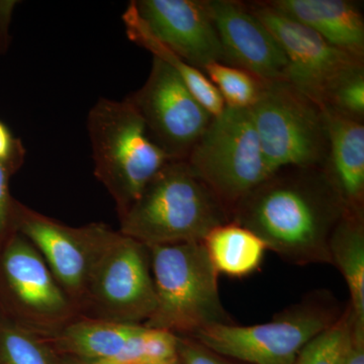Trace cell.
<instances>
[{
    "mask_svg": "<svg viewBox=\"0 0 364 364\" xmlns=\"http://www.w3.org/2000/svg\"><path fill=\"white\" fill-rule=\"evenodd\" d=\"M203 244L215 272L235 279L255 272L267 250L257 235L235 222L214 228Z\"/></svg>",
    "mask_w": 364,
    "mask_h": 364,
    "instance_id": "ac0fdd59",
    "label": "cell"
},
{
    "mask_svg": "<svg viewBox=\"0 0 364 364\" xmlns=\"http://www.w3.org/2000/svg\"><path fill=\"white\" fill-rule=\"evenodd\" d=\"M227 65L253 74L264 82L286 81L289 62L269 30L246 2L205 0Z\"/></svg>",
    "mask_w": 364,
    "mask_h": 364,
    "instance_id": "7c38bea8",
    "label": "cell"
},
{
    "mask_svg": "<svg viewBox=\"0 0 364 364\" xmlns=\"http://www.w3.org/2000/svg\"><path fill=\"white\" fill-rule=\"evenodd\" d=\"M119 219V233L150 247L203 242L232 215L188 162L169 161Z\"/></svg>",
    "mask_w": 364,
    "mask_h": 364,
    "instance_id": "7a4b0ae2",
    "label": "cell"
},
{
    "mask_svg": "<svg viewBox=\"0 0 364 364\" xmlns=\"http://www.w3.org/2000/svg\"><path fill=\"white\" fill-rule=\"evenodd\" d=\"M148 248L157 303L144 326L191 337L210 326L236 324L223 305L219 273L203 242Z\"/></svg>",
    "mask_w": 364,
    "mask_h": 364,
    "instance_id": "3957f363",
    "label": "cell"
},
{
    "mask_svg": "<svg viewBox=\"0 0 364 364\" xmlns=\"http://www.w3.org/2000/svg\"><path fill=\"white\" fill-rule=\"evenodd\" d=\"M322 107L364 122V64L354 67L335 82Z\"/></svg>",
    "mask_w": 364,
    "mask_h": 364,
    "instance_id": "cb8c5ba5",
    "label": "cell"
},
{
    "mask_svg": "<svg viewBox=\"0 0 364 364\" xmlns=\"http://www.w3.org/2000/svg\"><path fill=\"white\" fill-rule=\"evenodd\" d=\"M345 306L328 289H316L262 324L213 325L191 338L210 351L246 364H293L299 352L334 324Z\"/></svg>",
    "mask_w": 364,
    "mask_h": 364,
    "instance_id": "5b68a950",
    "label": "cell"
},
{
    "mask_svg": "<svg viewBox=\"0 0 364 364\" xmlns=\"http://www.w3.org/2000/svg\"><path fill=\"white\" fill-rule=\"evenodd\" d=\"M350 306H345L341 317L308 342L293 364H340L350 339Z\"/></svg>",
    "mask_w": 364,
    "mask_h": 364,
    "instance_id": "603a6c76",
    "label": "cell"
},
{
    "mask_svg": "<svg viewBox=\"0 0 364 364\" xmlns=\"http://www.w3.org/2000/svg\"><path fill=\"white\" fill-rule=\"evenodd\" d=\"M87 131L95 176L111 193L122 218L169 158L127 98H100L88 114Z\"/></svg>",
    "mask_w": 364,
    "mask_h": 364,
    "instance_id": "277c9868",
    "label": "cell"
},
{
    "mask_svg": "<svg viewBox=\"0 0 364 364\" xmlns=\"http://www.w3.org/2000/svg\"><path fill=\"white\" fill-rule=\"evenodd\" d=\"M178 336L141 325L114 358L86 364H153L176 360Z\"/></svg>",
    "mask_w": 364,
    "mask_h": 364,
    "instance_id": "44dd1931",
    "label": "cell"
},
{
    "mask_svg": "<svg viewBox=\"0 0 364 364\" xmlns=\"http://www.w3.org/2000/svg\"><path fill=\"white\" fill-rule=\"evenodd\" d=\"M347 210L324 169L287 167L246 196L232 222L257 235L287 262L331 264L330 237Z\"/></svg>",
    "mask_w": 364,
    "mask_h": 364,
    "instance_id": "6da1fadb",
    "label": "cell"
},
{
    "mask_svg": "<svg viewBox=\"0 0 364 364\" xmlns=\"http://www.w3.org/2000/svg\"><path fill=\"white\" fill-rule=\"evenodd\" d=\"M140 326L117 321H83L66 328L61 344L86 363L105 360L119 354Z\"/></svg>",
    "mask_w": 364,
    "mask_h": 364,
    "instance_id": "ffe728a7",
    "label": "cell"
},
{
    "mask_svg": "<svg viewBox=\"0 0 364 364\" xmlns=\"http://www.w3.org/2000/svg\"><path fill=\"white\" fill-rule=\"evenodd\" d=\"M177 355L181 364H246L219 355L186 336H178Z\"/></svg>",
    "mask_w": 364,
    "mask_h": 364,
    "instance_id": "484cf974",
    "label": "cell"
},
{
    "mask_svg": "<svg viewBox=\"0 0 364 364\" xmlns=\"http://www.w3.org/2000/svg\"><path fill=\"white\" fill-rule=\"evenodd\" d=\"M123 21L126 26L129 39L144 49L152 53L153 57L164 61L179 74L193 97L205 107L213 117L221 116L226 109V104L215 85L205 76L203 71L198 70L181 57L177 56L168 48L165 47L159 41L155 39L149 31L143 25L135 9L130 2L123 14Z\"/></svg>",
    "mask_w": 364,
    "mask_h": 364,
    "instance_id": "d6986e66",
    "label": "cell"
},
{
    "mask_svg": "<svg viewBox=\"0 0 364 364\" xmlns=\"http://www.w3.org/2000/svg\"><path fill=\"white\" fill-rule=\"evenodd\" d=\"M136 16L151 35L189 65L203 71L226 64L205 0H134Z\"/></svg>",
    "mask_w": 364,
    "mask_h": 364,
    "instance_id": "8fae6325",
    "label": "cell"
},
{
    "mask_svg": "<svg viewBox=\"0 0 364 364\" xmlns=\"http://www.w3.org/2000/svg\"><path fill=\"white\" fill-rule=\"evenodd\" d=\"M186 161L232 219L238 203L272 174L248 109L226 107L212 119Z\"/></svg>",
    "mask_w": 364,
    "mask_h": 364,
    "instance_id": "52a82bcc",
    "label": "cell"
},
{
    "mask_svg": "<svg viewBox=\"0 0 364 364\" xmlns=\"http://www.w3.org/2000/svg\"><path fill=\"white\" fill-rule=\"evenodd\" d=\"M284 16L355 58L364 60V18L360 6L350 0H267Z\"/></svg>",
    "mask_w": 364,
    "mask_h": 364,
    "instance_id": "5bb4252c",
    "label": "cell"
},
{
    "mask_svg": "<svg viewBox=\"0 0 364 364\" xmlns=\"http://www.w3.org/2000/svg\"><path fill=\"white\" fill-rule=\"evenodd\" d=\"M0 353L6 364H53L42 344L18 329H6L2 332Z\"/></svg>",
    "mask_w": 364,
    "mask_h": 364,
    "instance_id": "d4e9b609",
    "label": "cell"
},
{
    "mask_svg": "<svg viewBox=\"0 0 364 364\" xmlns=\"http://www.w3.org/2000/svg\"><path fill=\"white\" fill-rule=\"evenodd\" d=\"M246 4L284 50L289 62L286 81L321 107L338 79L354 67L364 64V60L337 49L267 1Z\"/></svg>",
    "mask_w": 364,
    "mask_h": 364,
    "instance_id": "30bf717a",
    "label": "cell"
},
{
    "mask_svg": "<svg viewBox=\"0 0 364 364\" xmlns=\"http://www.w3.org/2000/svg\"><path fill=\"white\" fill-rule=\"evenodd\" d=\"M203 72L219 91L226 107L235 109H251L264 82L243 69L227 64H208Z\"/></svg>",
    "mask_w": 364,
    "mask_h": 364,
    "instance_id": "7402d4cb",
    "label": "cell"
},
{
    "mask_svg": "<svg viewBox=\"0 0 364 364\" xmlns=\"http://www.w3.org/2000/svg\"><path fill=\"white\" fill-rule=\"evenodd\" d=\"M23 144L14 139L6 124L0 122V161H14L25 159Z\"/></svg>",
    "mask_w": 364,
    "mask_h": 364,
    "instance_id": "83f0119b",
    "label": "cell"
},
{
    "mask_svg": "<svg viewBox=\"0 0 364 364\" xmlns=\"http://www.w3.org/2000/svg\"><path fill=\"white\" fill-rule=\"evenodd\" d=\"M87 291L117 322L140 324L156 309L148 246L107 230L98 248Z\"/></svg>",
    "mask_w": 364,
    "mask_h": 364,
    "instance_id": "9c48e42d",
    "label": "cell"
},
{
    "mask_svg": "<svg viewBox=\"0 0 364 364\" xmlns=\"http://www.w3.org/2000/svg\"><path fill=\"white\" fill-rule=\"evenodd\" d=\"M249 109L272 173L287 167H324L329 142L320 105L287 81H272L263 82Z\"/></svg>",
    "mask_w": 364,
    "mask_h": 364,
    "instance_id": "8992f818",
    "label": "cell"
},
{
    "mask_svg": "<svg viewBox=\"0 0 364 364\" xmlns=\"http://www.w3.org/2000/svg\"><path fill=\"white\" fill-rule=\"evenodd\" d=\"M18 227L44 256L55 277L69 291H87L91 270L107 228L64 226L16 203Z\"/></svg>",
    "mask_w": 364,
    "mask_h": 364,
    "instance_id": "4fadbf2b",
    "label": "cell"
},
{
    "mask_svg": "<svg viewBox=\"0 0 364 364\" xmlns=\"http://www.w3.org/2000/svg\"><path fill=\"white\" fill-rule=\"evenodd\" d=\"M126 98L170 161H186L214 119L179 74L155 57L146 82Z\"/></svg>",
    "mask_w": 364,
    "mask_h": 364,
    "instance_id": "ba28073f",
    "label": "cell"
},
{
    "mask_svg": "<svg viewBox=\"0 0 364 364\" xmlns=\"http://www.w3.org/2000/svg\"><path fill=\"white\" fill-rule=\"evenodd\" d=\"M340 364H364V327L356 325L353 320L350 339Z\"/></svg>",
    "mask_w": 364,
    "mask_h": 364,
    "instance_id": "f1b7e54d",
    "label": "cell"
},
{
    "mask_svg": "<svg viewBox=\"0 0 364 364\" xmlns=\"http://www.w3.org/2000/svg\"><path fill=\"white\" fill-rule=\"evenodd\" d=\"M323 109L329 142L323 169L346 207L364 212V123Z\"/></svg>",
    "mask_w": 364,
    "mask_h": 364,
    "instance_id": "9a60e30c",
    "label": "cell"
},
{
    "mask_svg": "<svg viewBox=\"0 0 364 364\" xmlns=\"http://www.w3.org/2000/svg\"><path fill=\"white\" fill-rule=\"evenodd\" d=\"M4 270L11 289L28 308L42 314H56L66 308L63 291L39 251L28 241L13 239L4 255Z\"/></svg>",
    "mask_w": 364,
    "mask_h": 364,
    "instance_id": "2e32d148",
    "label": "cell"
},
{
    "mask_svg": "<svg viewBox=\"0 0 364 364\" xmlns=\"http://www.w3.org/2000/svg\"><path fill=\"white\" fill-rule=\"evenodd\" d=\"M329 252L348 287L353 322L364 327V212L346 210L330 237Z\"/></svg>",
    "mask_w": 364,
    "mask_h": 364,
    "instance_id": "e0dca14e",
    "label": "cell"
},
{
    "mask_svg": "<svg viewBox=\"0 0 364 364\" xmlns=\"http://www.w3.org/2000/svg\"><path fill=\"white\" fill-rule=\"evenodd\" d=\"M23 162V160L0 161V235L6 231L11 220L16 217V203L9 196V177L20 168Z\"/></svg>",
    "mask_w": 364,
    "mask_h": 364,
    "instance_id": "4316f807",
    "label": "cell"
},
{
    "mask_svg": "<svg viewBox=\"0 0 364 364\" xmlns=\"http://www.w3.org/2000/svg\"><path fill=\"white\" fill-rule=\"evenodd\" d=\"M153 364H181L179 363L178 358L176 359V360L167 361V363H153Z\"/></svg>",
    "mask_w": 364,
    "mask_h": 364,
    "instance_id": "4dcf8cb0",
    "label": "cell"
},
{
    "mask_svg": "<svg viewBox=\"0 0 364 364\" xmlns=\"http://www.w3.org/2000/svg\"><path fill=\"white\" fill-rule=\"evenodd\" d=\"M16 0H0V54H6L11 45V23Z\"/></svg>",
    "mask_w": 364,
    "mask_h": 364,
    "instance_id": "f546056e",
    "label": "cell"
}]
</instances>
